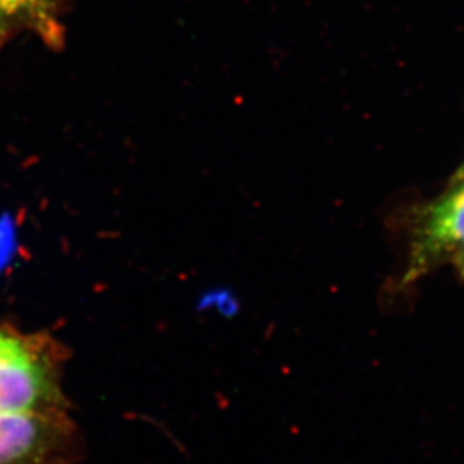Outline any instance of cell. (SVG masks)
Returning a JSON list of instances; mask_svg holds the SVG:
<instances>
[{
	"mask_svg": "<svg viewBox=\"0 0 464 464\" xmlns=\"http://www.w3.org/2000/svg\"><path fill=\"white\" fill-rule=\"evenodd\" d=\"M68 352L49 332L0 322V415L70 413L63 388Z\"/></svg>",
	"mask_w": 464,
	"mask_h": 464,
	"instance_id": "cell-1",
	"label": "cell"
},
{
	"mask_svg": "<svg viewBox=\"0 0 464 464\" xmlns=\"http://www.w3.org/2000/svg\"><path fill=\"white\" fill-rule=\"evenodd\" d=\"M452 263L456 266L460 275L461 279L464 281V246L461 249L457 250L456 255L451 258Z\"/></svg>",
	"mask_w": 464,
	"mask_h": 464,
	"instance_id": "cell-5",
	"label": "cell"
},
{
	"mask_svg": "<svg viewBox=\"0 0 464 464\" xmlns=\"http://www.w3.org/2000/svg\"><path fill=\"white\" fill-rule=\"evenodd\" d=\"M464 246V163L448 188L425 207L416 220L404 282L424 276L451 259Z\"/></svg>",
	"mask_w": 464,
	"mask_h": 464,
	"instance_id": "cell-2",
	"label": "cell"
},
{
	"mask_svg": "<svg viewBox=\"0 0 464 464\" xmlns=\"http://www.w3.org/2000/svg\"><path fill=\"white\" fill-rule=\"evenodd\" d=\"M70 0H0V50L22 32L40 36L50 47L63 40V14Z\"/></svg>",
	"mask_w": 464,
	"mask_h": 464,
	"instance_id": "cell-4",
	"label": "cell"
},
{
	"mask_svg": "<svg viewBox=\"0 0 464 464\" xmlns=\"http://www.w3.org/2000/svg\"><path fill=\"white\" fill-rule=\"evenodd\" d=\"M77 440L70 413L0 415V464H72Z\"/></svg>",
	"mask_w": 464,
	"mask_h": 464,
	"instance_id": "cell-3",
	"label": "cell"
}]
</instances>
